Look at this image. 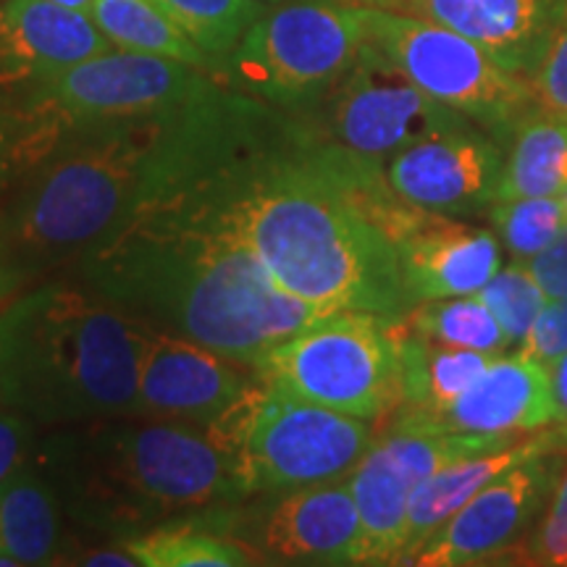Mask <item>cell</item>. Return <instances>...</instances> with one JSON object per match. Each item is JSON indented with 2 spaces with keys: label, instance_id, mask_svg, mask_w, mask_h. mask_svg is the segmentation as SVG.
Segmentation results:
<instances>
[{
  "label": "cell",
  "instance_id": "8",
  "mask_svg": "<svg viewBox=\"0 0 567 567\" xmlns=\"http://www.w3.org/2000/svg\"><path fill=\"white\" fill-rule=\"evenodd\" d=\"M281 392L375 421L400 408V318L337 310L255 365Z\"/></svg>",
  "mask_w": 567,
  "mask_h": 567
},
{
  "label": "cell",
  "instance_id": "27",
  "mask_svg": "<svg viewBox=\"0 0 567 567\" xmlns=\"http://www.w3.org/2000/svg\"><path fill=\"white\" fill-rule=\"evenodd\" d=\"M410 329L439 344L502 354L509 347L492 310L476 295L417 302L402 316Z\"/></svg>",
  "mask_w": 567,
  "mask_h": 567
},
{
  "label": "cell",
  "instance_id": "35",
  "mask_svg": "<svg viewBox=\"0 0 567 567\" xmlns=\"http://www.w3.org/2000/svg\"><path fill=\"white\" fill-rule=\"evenodd\" d=\"M523 264L547 300L567 297V229L549 247H544L542 252L530 260H523Z\"/></svg>",
  "mask_w": 567,
  "mask_h": 567
},
{
  "label": "cell",
  "instance_id": "26",
  "mask_svg": "<svg viewBox=\"0 0 567 567\" xmlns=\"http://www.w3.org/2000/svg\"><path fill=\"white\" fill-rule=\"evenodd\" d=\"M90 17L97 30L122 51L163 55L216 71V61L200 51L155 0H95Z\"/></svg>",
  "mask_w": 567,
  "mask_h": 567
},
{
  "label": "cell",
  "instance_id": "1",
  "mask_svg": "<svg viewBox=\"0 0 567 567\" xmlns=\"http://www.w3.org/2000/svg\"><path fill=\"white\" fill-rule=\"evenodd\" d=\"M281 118L218 87L174 111L71 126L0 195V260L21 281L76 258L137 210L239 158Z\"/></svg>",
  "mask_w": 567,
  "mask_h": 567
},
{
  "label": "cell",
  "instance_id": "7",
  "mask_svg": "<svg viewBox=\"0 0 567 567\" xmlns=\"http://www.w3.org/2000/svg\"><path fill=\"white\" fill-rule=\"evenodd\" d=\"M368 38L363 6L287 0L264 13L218 63L231 90L281 111L302 113L334 87Z\"/></svg>",
  "mask_w": 567,
  "mask_h": 567
},
{
  "label": "cell",
  "instance_id": "37",
  "mask_svg": "<svg viewBox=\"0 0 567 567\" xmlns=\"http://www.w3.org/2000/svg\"><path fill=\"white\" fill-rule=\"evenodd\" d=\"M551 389H555L557 402V423L563 425V431L567 434V352L551 368Z\"/></svg>",
  "mask_w": 567,
  "mask_h": 567
},
{
  "label": "cell",
  "instance_id": "6",
  "mask_svg": "<svg viewBox=\"0 0 567 567\" xmlns=\"http://www.w3.org/2000/svg\"><path fill=\"white\" fill-rule=\"evenodd\" d=\"M208 429L234 460L243 499L344 481L375 439L363 417L300 400L260 375Z\"/></svg>",
  "mask_w": 567,
  "mask_h": 567
},
{
  "label": "cell",
  "instance_id": "3",
  "mask_svg": "<svg viewBox=\"0 0 567 567\" xmlns=\"http://www.w3.org/2000/svg\"><path fill=\"white\" fill-rule=\"evenodd\" d=\"M284 292L323 310L402 318L413 308L396 245L350 187V163L295 116L200 182Z\"/></svg>",
  "mask_w": 567,
  "mask_h": 567
},
{
  "label": "cell",
  "instance_id": "9",
  "mask_svg": "<svg viewBox=\"0 0 567 567\" xmlns=\"http://www.w3.org/2000/svg\"><path fill=\"white\" fill-rule=\"evenodd\" d=\"M292 116L318 145L384 172L394 155L417 142L478 126L473 118L425 95L368 38L334 87L313 109Z\"/></svg>",
  "mask_w": 567,
  "mask_h": 567
},
{
  "label": "cell",
  "instance_id": "15",
  "mask_svg": "<svg viewBox=\"0 0 567 567\" xmlns=\"http://www.w3.org/2000/svg\"><path fill=\"white\" fill-rule=\"evenodd\" d=\"M258 371L168 331H147L140 365V415L210 425L243 400Z\"/></svg>",
  "mask_w": 567,
  "mask_h": 567
},
{
  "label": "cell",
  "instance_id": "20",
  "mask_svg": "<svg viewBox=\"0 0 567 567\" xmlns=\"http://www.w3.org/2000/svg\"><path fill=\"white\" fill-rule=\"evenodd\" d=\"M396 258L413 305L476 295L502 268L494 231L457 224L439 213L396 243Z\"/></svg>",
  "mask_w": 567,
  "mask_h": 567
},
{
  "label": "cell",
  "instance_id": "19",
  "mask_svg": "<svg viewBox=\"0 0 567 567\" xmlns=\"http://www.w3.org/2000/svg\"><path fill=\"white\" fill-rule=\"evenodd\" d=\"M415 17L450 27L530 80L567 19V0H415Z\"/></svg>",
  "mask_w": 567,
  "mask_h": 567
},
{
  "label": "cell",
  "instance_id": "12",
  "mask_svg": "<svg viewBox=\"0 0 567 567\" xmlns=\"http://www.w3.org/2000/svg\"><path fill=\"white\" fill-rule=\"evenodd\" d=\"M221 84L193 63L151 53L109 51L40 84L32 101L71 126L122 122L174 111L216 92Z\"/></svg>",
  "mask_w": 567,
  "mask_h": 567
},
{
  "label": "cell",
  "instance_id": "40",
  "mask_svg": "<svg viewBox=\"0 0 567 567\" xmlns=\"http://www.w3.org/2000/svg\"><path fill=\"white\" fill-rule=\"evenodd\" d=\"M51 3L66 6V9H71V11H82V13H87V17H90V11H92V6H95V0H51Z\"/></svg>",
  "mask_w": 567,
  "mask_h": 567
},
{
  "label": "cell",
  "instance_id": "28",
  "mask_svg": "<svg viewBox=\"0 0 567 567\" xmlns=\"http://www.w3.org/2000/svg\"><path fill=\"white\" fill-rule=\"evenodd\" d=\"M176 24L218 63L229 55L245 32L264 13L258 0H155Z\"/></svg>",
  "mask_w": 567,
  "mask_h": 567
},
{
  "label": "cell",
  "instance_id": "16",
  "mask_svg": "<svg viewBox=\"0 0 567 567\" xmlns=\"http://www.w3.org/2000/svg\"><path fill=\"white\" fill-rule=\"evenodd\" d=\"M243 538L268 563L360 565L363 557L360 515L347 478L284 492Z\"/></svg>",
  "mask_w": 567,
  "mask_h": 567
},
{
  "label": "cell",
  "instance_id": "38",
  "mask_svg": "<svg viewBox=\"0 0 567 567\" xmlns=\"http://www.w3.org/2000/svg\"><path fill=\"white\" fill-rule=\"evenodd\" d=\"M344 3L363 6V9H381V11H410L413 13L415 0H344Z\"/></svg>",
  "mask_w": 567,
  "mask_h": 567
},
{
  "label": "cell",
  "instance_id": "41",
  "mask_svg": "<svg viewBox=\"0 0 567 567\" xmlns=\"http://www.w3.org/2000/svg\"><path fill=\"white\" fill-rule=\"evenodd\" d=\"M260 6H276V3H287V0H258Z\"/></svg>",
  "mask_w": 567,
  "mask_h": 567
},
{
  "label": "cell",
  "instance_id": "2",
  "mask_svg": "<svg viewBox=\"0 0 567 567\" xmlns=\"http://www.w3.org/2000/svg\"><path fill=\"white\" fill-rule=\"evenodd\" d=\"M200 182L137 210L76 255L82 284L151 329L255 368L337 310L284 292Z\"/></svg>",
  "mask_w": 567,
  "mask_h": 567
},
{
  "label": "cell",
  "instance_id": "33",
  "mask_svg": "<svg viewBox=\"0 0 567 567\" xmlns=\"http://www.w3.org/2000/svg\"><path fill=\"white\" fill-rule=\"evenodd\" d=\"M528 82L534 87L538 109L567 118V19Z\"/></svg>",
  "mask_w": 567,
  "mask_h": 567
},
{
  "label": "cell",
  "instance_id": "39",
  "mask_svg": "<svg viewBox=\"0 0 567 567\" xmlns=\"http://www.w3.org/2000/svg\"><path fill=\"white\" fill-rule=\"evenodd\" d=\"M17 284H19L17 276H13L9 268L3 266V260H0V300H3V297H9L11 289L17 287Z\"/></svg>",
  "mask_w": 567,
  "mask_h": 567
},
{
  "label": "cell",
  "instance_id": "22",
  "mask_svg": "<svg viewBox=\"0 0 567 567\" xmlns=\"http://www.w3.org/2000/svg\"><path fill=\"white\" fill-rule=\"evenodd\" d=\"M499 354L439 344L400 318V408L439 413L488 371Z\"/></svg>",
  "mask_w": 567,
  "mask_h": 567
},
{
  "label": "cell",
  "instance_id": "25",
  "mask_svg": "<svg viewBox=\"0 0 567 567\" xmlns=\"http://www.w3.org/2000/svg\"><path fill=\"white\" fill-rule=\"evenodd\" d=\"M567 195V118L536 109L507 142L499 200Z\"/></svg>",
  "mask_w": 567,
  "mask_h": 567
},
{
  "label": "cell",
  "instance_id": "31",
  "mask_svg": "<svg viewBox=\"0 0 567 567\" xmlns=\"http://www.w3.org/2000/svg\"><path fill=\"white\" fill-rule=\"evenodd\" d=\"M526 563L567 567V455L547 507L528 534Z\"/></svg>",
  "mask_w": 567,
  "mask_h": 567
},
{
  "label": "cell",
  "instance_id": "21",
  "mask_svg": "<svg viewBox=\"0 0 567 567\" xmlns=\"http://www.w3.org/2000/svg\"><path fill=\"white\" fill-rule=\"evenodd\" d=\"M557 442H563L559 425L551 431H544V434H538L534 439H520V442L509 444L505 450L457 460V463H450L444 465L442 471L431 473L429 478L415 486L413 496H410L405 547H402V557L396 565L413 563V557L431 542V536H434L460 507H465L481 488L492 484L496 476H502V473L520 463V460L530 457L534 452Z\"/></svg>",
  "mask_w": 567,
  "mask_h": 567
},
{
  "label": "cell",
  "instance_id": "13",
  "mask_svg": "<svg viewBox=\"0 0 567 567\" xmlns=\"http://www.w3.org/2000/svg\"><path fill=\"white\" fill-rule=\"evenodd\" d=\"M563 431V429H559ZM567 455V439L544 446L496 476L460 507L417 551V567H471L499 563L517 549L547 507Z\"/></svg>",
  "mask_w": 567,
  "mask_h": 567
},
{
  "label": "cell",
  "instance_id": "36",
  "mask_svg": "<svg viewBox=\"0 0 567 567\" xmlns=\"http://www.w3.org/2000/svg\"><path fill=\"white\" fill-rule=\"evenodd\" d=\"M74 565H92V567H137V559L130 555V549L118 542V547H97V549H87L82 555H76L71 559Z\"/></svg>",
  "mask_w": 567,
  "mask_h": 567
},
{
  "label": "cell",
  "instance_id": "23",
  "mask_svg": "<svg viewBox=\"0 0 567 567\" xmlns=\"http://www.w3.org/2000/svg\"><path fill=\"white\" fill-rule=\"evenodd\" d=\"M231 507V505H229ZM229 507L208 509L124 538V547L142 567H243L258 565L255 551L231 536Z\"/></svg>",
  "mask_w": 567,
  "mask_h": 567
},
{
  "label": "cell",
  "instance_id": "34",
  "mask_svg": "<svg viewBox=\"0 0 567 567\" xmlns=\"http://www.w3.org/2000/svg\"><path fill=\"white\" fill-rule=\"evenodd\" d=\"M34 455H38L34 421L11 408L0 410V486L34 463Z\"/></svg>",
  "mask_w": 567,
  "mask_h": 567
},
{
  "label": "cell",
  "instance_id": "42",
  "mask_svg": "<svg viewBox=\"0 0 567 567\" xmlns=\"http://www.w3.org/2000/svg\"><path fill=\"white\" fill-rule=\"evenodd\" d=\"M563 203H565V210H567V195H565V197H563Z\"/></svg>",
  "mask_w": 567,
  "mask_h": 567
},
{
  "label": "cell",
  "instance_id": "14",
  "mask_svg": "<svg viewBox=\"0 0 567 567\" xmlns=\"http://www.w3.org/2000/svg\"><path fill=\"white\" fill-rule=\"evenodd\" d=\"M507 151L481 126L446 132L408 147L386 163L402 200L439 216H476L499 197Z\"/></svg>",
  "mask_w": 567,
  "mask_h": 567
},
{
  "label": "cell",
  "instance_id": "30",
  "mask_svg": "<svg viewBox=\"0 0 567 567\" xmlns=\"http://www.w3.org/2000/svg\"><path fill=\"white\" fill-rule=\"evenodd\" d=\"M476 297L492 310L496 321H499L509 347L523 342L530 323L536 321V316L542 313L544 305L549 302L542 289H538L534 276L528 274L526 264L515 258L509 266L499 268V271L478 289Z\"/></svg>",
  "mask_w": 567,
  "mask_h": 567
},
{
  "label": "cell",
  "instance_id": "11",
  "mask_svg": "<svg viewBox=\"0 0 567 567\" xmlns=\"http://www.w3.org/2000/svg\"><path fill=\"white\" fill-rule=\"evenodd\" d=\"M520 442V436L452 434L423 423L392 421L347 476L360 515V565H396L405 547L408 507L415 486L457 460L486 455Z\"/></svg>",
  "mask_w": 567,
  "mask_h": 567
},
{
  "label": "cell",
  "instance_id": "10",
  "mask_svg": "<svg viewBox=\"0 0 567 567\" xmlns=\"http://www.w3.org/2000/svg\"><path fill=\"white\" fill-rule=\"evenodd\" d=\"M365 30L425 95L473 118L505 151L523 118L538 109L526 76L499 66L450 27L415 13L365 9Z\"/></svg>",
  "mask_w": 567,
  "mask_h": 567
},
{
  "label": "cell",
  "instance_id": "5",
  "mask_svg": "<svg viewBox=\"0 0 567 567\" xmlns=\"http://www.w3.org/2000/svg\"><path fill=\"white\" fill-rule=\"evenodd\" d=\"M151 326L74 284H42L0 308V405L40 425L140 415Z\"/></svg>",
  "mask_w": 567,
  "mask_h": 567
},
{
  "label": "cell",
  "instance_id": "18",
  "mask_svg": "<svg viewBox=\"0 0 567 567\" xmlns=\"http://www.w3.org/2000/svg\"><path fill=\"white\" fill-rule=\"evenodd\" d=\"M109 51L113 42L87 13L51 0H6L0 6V87H40Z\"/></svg>",
  "mask_w": 567,
  "mask_h": 567
},
{
  "label": "cell",
  "instance_id": "17",
  "mask_svg": "<svg viewBox=\"0 0 567 567\" xmlns=\"http://www.w3.org/2000/svg\"><path fill=\"white\" fill-rule=\"evenodd\" d=\"M394 417L452 431V434L523 436L557 423L551 371L520 352L513 358L499 354L476 384L465 389L444 410L439 413L394 410Z\"/></svg>",
  "mask_w": 567,
  "mask_h": 567
},
{
  "label": "cell",
  "instance_id": "4",
  "mask_svg": "<svg viewBox=\"0 0 567 567\" xmlns=\"http://www.w3.org/2000/svg\"><path fill=\"white\" fill-rule=\"evenodd\" d=\"M34 463L51 478L66 517L118 542L243 502L234 460L208 425L174 417L61 425L42 439Z\"/></svg>",
  "mask_w": 567,
  "mask_h": 567
},
{
  "label": "cell",
  "instance_id": "32",
  "mask_svg": "<svg viewBox=\"0 0 567 567\" xmlns=\"http://www.w3.org/2000/svg\"><path fill=\"white\" fill-rule=\"evenodd\" d=\"M520 354L536 360L544 368H555L557 360L567 352V297L563 300H549L530 323L528 334L523 337Z\"/></svg>",
  "mask_w": 567,
  "mask_h": 567
},
{
  "label": "cell",
  "instance_id": "29",
  "mask_svg": "<svg viewBox=\"0 0 567 567\" xmlns=\"http://www.w3.org/2000/svg\"><path fill=\"white\" fill-rule=\"evenodd\" d=\"M488 221L515 260H530L567 229L563 197H517L488 208Z\"/></svg>",
  "mask_w": 567,
  "mask_h": 567
},
{
  "label": "cell",
  "instance_id": "24",
  "mask_svg": "<svg viewBox=\"0 0 567 567\" xmlns=\"http://www.w3.org/2000/svg\"><path fill=\"white\" fill-rule=\"evenodd\" d=\"M63 513L51 478L30 463L0 486V555L17 565L59 563L63 551Z\"/></svg>",
  "mask_w": 567,
  "mask_h": 567
}]
</instances>
